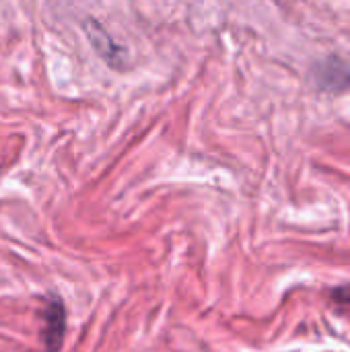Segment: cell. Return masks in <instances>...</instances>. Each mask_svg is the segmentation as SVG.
Wrapping results in <instances>:
<instances>
[{"mask_svg":"<svg viewBox=\"0 0 350 352\" xmlns=\"http://www.w3.org/2000/svg\"><path fill=\"white\" fill-rule=\"evenodd\" d=\"M64 330H66V314L60 299H52L45 305L43 311V342L47 352H58L64 342Z\"/></svg>","mask_w":350,"mask_h":352,"instance_id":"cell-1","label":"cell"},{"mask_svg":"<svg viewBox=\"0 0 350 352\" xmlns=\"http://www.w3.org/2000/svg\"><path fill=\"white\" fill-rule=\"evenodd\" d=\"M332 299L334 301H340V303H349L350 305V285H342L338 289L332 291Z\"/></svg>","mask_w":350,"mask_h":352,"instance_id":"cell-3","label":"cell"},{"mask_svg":"<svg viewBox=\"0 0 350 352\" xmlns=\"http://www.w3.org/2000/svg\"><path fill=\"white\" fill-rule=\"evenodd\" d=\"M349 70L334 60L318 66V82H320V87H324L328 91H340L349 85Z\"/></svg>","mask_w":350,"mask_h":352,"instance_id":"cell-2","label":"cell"}]
</instances>
